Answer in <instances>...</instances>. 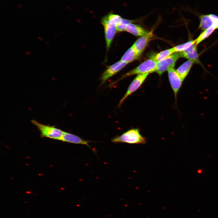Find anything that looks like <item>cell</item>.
<instances>
[{
	"label": "cell",
	"instance_id": "18",
	"mask_svg": "<svg viewBox=\"0 0 218 218\" xmlns=\"http://www.w3.org/2000/svg\"><path fill=\"white\" fill-rule=\"evenodd\" d=\"M196 39L187 41L184 44L180 45L173 47L174 53L183 51L187 49L193 45L196 44Z\"/></svg>",
	"mask_w": 218,
	"mask_h": 218
},
{
	"label": "cell",
	"instance_id": "12",
	"mask_svg": "<svg viewBox=\"0 0 218 218\" xmlns=\"http://www.w3.org/2000/svg\"><path fill=\"white\" fill-rule=\"evenodd\" d=\"M193 63V61L189 60L183 63L176 70L183 81L188 74Z\"/></svg>",
	"mask_w": 218,
	"mask_h": 218
},
{
	"label": "cell",
	"instance_id": "11",
	"mask_svg": "<svg viewBox=\"0 0 218 218\" xmlns=\"http://www.w3.org/2000/svg\"><path fill=\"white\" fill-rule=\"evenodd\" d=\"M61 140L74 144L85 145L92 150L89 144V143L91 141L84 140L76 135L68 132H64Z\"/></svg>",
	"mask_w": 218,
	"mask_h": 218
},
{
	"label": "cell",
	"instance_id": "2",
	"mask_svg": "<svg viewBox=\"0 0 218 218\" xmlns=\"http://www.w3.org/2000/svg\"><path fill=\"white\" fill-rule=\"evenodd\" d=\"M31 121L38 129L41 137L61 140L64 132L61 129L54 126L41 124L34 120H31Z\"/></svg>",
	"mask_w": 218,
	"mask_h": 218
},
{
	"label": "cell",
	"instance_id": "13",
	"mask_svg": "<svg viewBox=\"0 0 218 218\" xmlns=\"http://www.w3.org/2000/svg\"><path fill=\"white\" fill-rule=\"evenodd\" d=\"M140 56L132 45L124 53L121 60L128 64L137 59Z\"/></svg>",
	"mask_w": 218,
	"mask_h": 218
},
{
	"label": "cell",
	"instance_id": "21",
	"mask_svg": "<svg viewBox=\"0 0 218 218\" xmlns=\"http://www.w3.org/2000/svg\"><path fill=\"white\" fill-rule=\"evenodd\" d=\"M29 52H28H28H26V54H29Z\"/></svg>",
	"mask_w": 218,
	"mask_h": 218
},
{
	"label": "cell",
	"instance_id": "5",
	"mask_svg": "<svg viewBox=\"0 0 218 218\" xmlns=\"http://www.w3.org/2000/svg\"><path fill=\"white\" fill-rule=\"evenodd\" d=\"M180 58L179 52H175L165 59L157 62L155 72L160 75L170 68H174L175 63Z\"/></svg>",
	"mask_w": 218,
	"mask_h": 218
},
{
	"label": "cell",
	"instance_id": "20",
	"mask_svg": "<svg viewBox=\"0 0 218 218\" xmlns=\"http://www.w3.org/2000/svg\"><path fill=\"white\" fill-rule=\"evenodd\" d=\"M198 172L199 173H200L201 172V170H199L198 171Z\"/></svg>",
	"mask_w": 218,
	"mask_h": 218
},
{
	"label": "cell",
	"instance_id": "3",
	"mask_svg": "<svg viewBox=\"0 0 218 218\" xmlns=\"http://www.w3.org/2000/svg\"><path fill=\"white\" fill-rule=\"evenodd\" d=\"M101 22L104 28L106 49L108 51L115 36L117 25L107 15L102 18Z\"/></svg>",
	"mask_w": 218,
	"mask_h": 218
},
{
	"label": "cell",
	"instance_id": "19",
	"mask_svg": "<svg viewBox=\"0 0 218 218\" xmlns=\"http://www.w3.org/2000/svg\"><path fill=\"white\" fill-rule=\"evenodd\" d=\"M133 21V20L122 18L120 22L116 27L117 31L121 32L125 31L127 25L132 23Z\"/></svg>",
	"mask_w": 218,
	"mask_h": 218
},
{
	"label": "cell",
	"instance_id": "7",
	"mask_svg": "<svg viewBox=\"0 0 218 218\" xmlns=\"http://www.w3.org/2000/svg\"><path fill=\"white\" fill-rule=\"evenodd\" d=\"M170 83L174 95L175 102H177L178 93L180 89L183 81L174 68H170L167 70Z\"/></svg>",
	"mask_w": 218,
	"mask_h": 218
},
{
	"label": "cell",
	"instance_id": "8",
	"mask_svg": "<svg viewBox=\"0 0 218 218\" xmlns=\"http://www.w3.org/2000/svg\"><path fill=\"white\" fill-rule=\"evenodd\" d=\"M127 64L120 60L109 66L102 74L101 78V84L104 83L108 79L120 71Z\"/></svg>",
	"mask_w": 218,
	"mask_h": 218
},
{
	"label": "cell",
	"instance_id": "14",
	"mask_svg": "<svg viewBox=\"0 0 218 218\" xmlns=\"http://www.w3.org/2000/svg\"><path fill=\"white\" fill-rule=\"evenodd\" d=\"M125 31L137 36H141L148 33L142 27L132 23H131L127 25Z\"/></svg>",
	"mask_w": 218,
	"mask_h": 218
},
{
	"label": "cell",
	"instance_id": "10",
	"mask_svg": "<svg viewBox=\"0 0 218 218\" xmlns=\"http://www.w3.org/2000/svg\"><path fill=\"white\" fill-rule=\"evenodd\" d=\"M197 45L195 44L186 50L179 52L180 58H186L193 61L195 63L200 64Z\"/></svg>",
	"mask_w": 218,
	"mask_h": 218
},
{
	"label": "cell",
	"instance_id": "4",
	"mask_svg": "<svg viewBox=\"0 0 218 218\" xmlns=\"http://www.w3.org/2000/svg\"><path fill=\"white\" fill-rule=\"evenodd\" d=\"M157 62L152 58L146 60L136 68L124 75L119 80L130 75L141 74H150L155 72Z\"/></svg>",
	"mask_w": 218,
	"mask_h": 218
},
{
	"label": "cell",
	"instance_id": "15",
	"mask_svg": "<svg viewBox=\"0 0 218 218\" xmlns=\"http://www.w3.org/2000/svg\"><path fill=\"white\" fill-rule=\"evenodd\" d=\"M199 17L200 21L199 28L202 30H206L213 25V22L210 14H201Z\"/></svg>",
	"mask_w": 218,
	"mask_h": 218
},
{
	"label": "cell",
	"instance_id": "6",
	"mask_svg": "<svg viewBox=\"0 0 218 218\" xmlns=\"http://www.w3.org/2000/svg\"><path fill=\"white\" fill-rule=\"evenodd\" d=\"M149 74H138L129 85L124 95L120 101L118 107H120L125 99L136 91L142 84Z\"/></svg>",
	"mask_w": 218,
	"mask_h": 218
},
{
	"label": "cell",
	"instance_id": "9",
	"mask_svg": "<svg viewBox=\"0 0 218 218\" xmlns=\"http://www.w3.org/2000/svg\"><path fill=\"white\" fill-rule=\"evenodd\" d=\"M153 35L152 31L148 32L147 34L140 36L133 45V46L140 56L144 51Z\"/></svg>",
	"mask_w": 218,
	"mask_h": 218
},
{
	"label": "cell",
	"instance_id": "16",
	"mask_svg": "<svg viewBox=\"0 0 218 218\" xmlns=\"http://www.w3.org/2000/svg\"><path fill=\"white\" fill-rule=\"evenodd\" d=\"M173 48L163 51L152 57L151 58L158 62L160 61L174 53Z\"/></svg>",
	"mask_w": 218,
	"mask_h": 218
},
{
	"label": "cell",
	"instance_id": "17",
	"mask_svg": "<svg viewBox=\"0 0 218 218\" xmlns=\"http://www.w3.org/2000/svg\"><path fill=\"white\" fill-rule=\"evenodd\" d=\"M216 29V27L214 25H212L207 29L204 30L196 39V45H197L208 37Z\"/></svg>",
	"mask_w": 218,
	"mask_h": 218
},
{
	"label": "cell",
	"instance_id": "1",
	"mask_svg": "<svg viewBox=\"0 0 218 218\" xmlns=\"http://www.w3.org/2000/svg\"><path fill=\"white\" fill-rule=\"evenodd\" d=\"M114 143H124L130 144H145L146 142V138L140 133L138 129H130L120 136L114 137L111 140Z\"/></svg>",
	"mask_w": 218,
	"mask_h": 218
}]
</instances>
